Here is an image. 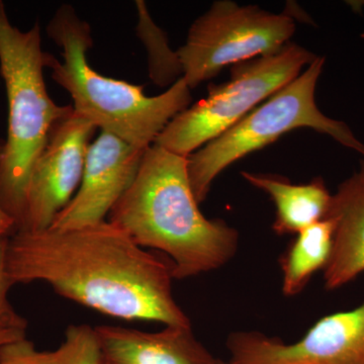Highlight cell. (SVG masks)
<instances>
[{"mask_svg": "<svg viewBox=\"0 0 364 364\" xmlns=\"http://www.w3.org/2000/svg\"><path fill=\"white\" fill-rule=\"evenodd\" d=\"M324 64L325 59L317 57L298 77L188 156L189 181L196 202L207 198L215 177L232 163L294 129L310 128L326 134L364 158V145L348 126L325 116L316 105V86Z\"/></svg>", "mask_w": 364, "mask_h": 364, "instance_id": "5", "label": "cell"}, {"mask_svg": "<svg viewBox=\"0 0 364 364\" xmlns=\"http://www.w3.org/2000/svg\"><path fill=\"white\" fill-rule=\"evenodd\" d=\"M227 347L228 364H364V303L321 318L294 343L236 332Z\"/></svg>", "mask_w": 364, "mask_h": 364, "instance_id": "9", "label": "cell"}, {"mask_svg": "<svg viewBox=\"0 0 364 364\" xmlns=\"http://www.w3.org/2000/svg\"><path fill=\"white\" fill-rule=\"evenodd\" d=\"M95 330L105 364H217L191 328L166 326L150 333L102 325Z\"/></svg>", "mask_w": 364, "mask_h": 364, "instance_id": "11", "label": "cell"}, {"mask_svg": "<svg viewBox=\"0 0 364 364\" xmlns=\"http://www.w3.org/2000/svg\"><path fill=\"white\" fill-rule=\"evenodd\" d=\"M2 151H4V143L0 142V158H1Z\"/></svg>", "mask_w": 364, "mask_h": 364, "instance_id": "21", "label": "cell"}, {"mask_svg": "<svg viewBox=\"0 0 364 364\" xmlns=\"http://www.w3.org/2000/svg\"><path fill=\"white\" fill-rule=\"evenodd\" d=\"M9 238H0V324L26 330L28 321L16 312L9 299V289L14 286L7 277L6 269V251Z\"/></svg>", "mask_w": 364, "mask_h": 364, "instance_id": "17", "label": "cell"}, {"mask_svg": "<svg viewBox=\"0 0 364 364\" xmlns=\"http://www.w3.org/2000/svg\"><path fill=\"white\" fill-rule=\"evenodd\" d=\"M47 33L61 49L62 61L51 55L48 63L53 80L70 95L74 111L100 131L147 150L167 124L188 109L191 88L182 78L161 95L147 97L143 85L107 77L91 68L90 26L70 4L57 9Z\"/></svg>", "mask_w": 364, "mask_h": 364, "instance_id": "3", "label": "cell"}, {"mask_svg": "<svg viewBox=\"0 0 364 364\" xmlns=\"http://www.w3.org/2000/svg\"><path fill=\"white\" fill-rule=\"evenodd\" d=\"M6 269L14 284L45 282L104 315L191 328L172 294L171 261L141 247L109 221L16 232L7 241Z\"/></svg>", "mask_w": 364, "mask_h": 364, "instance_id": "1", "label": "cell"}, {"mask_svg": "<svg viewBox=\"0 0 364 364\" xmlns=\"http://www.w3.org/2000/svg\"><path fill=\"white\" fill-rule=\"evenodd\" d=\"M317 57L289 43L275 54L236 64L227 82L210 86L207 97L176 114L154 144L181 156H191L298 77Z\"/></svg>", "mask_w": 364, "mask_h": 364, "instance_id": "6", "label": "cell"}, {"mask_svg": "<svg viewBox=\"0 0 364 364\" xmlns=\"http://www.w3.org/2000/svg\"><path fill=\"white\" fill-rule=\"evenodd\" d=\"M26 331L25 329L0 324V348L11 342L26 338Z\"/></svg>", "mask_w": 364, "mask_h": 364, "instance_id": "19", "label": "cell"}, {"mask_svg": "<svg viewBox=\"0 0 364 364\" xmlns=\"http://www.w3.org/2000/svg\"><path fill=\"white\" fill-rule=\"evenodd\" d=\"M145 152L100 131L88 147L77 193L51 228L74 229L105 222L135 179Z\"/></svg>", "mask_w": 364, "mask_h": 364, "instance_id": "10", "label": "cell"}, {"mask_svg": "<svg viewBox=\"0 0 364 364\" xmlns=\"http://www.w3.org/2000/svg\"><path fill=\"white\" fill-rule=\"evenodd\" d=\"M294 30L291 14L215 1L193 21L186 44L177 51L182 79L193 90L226 66L275 54L289 44Z\"/></svg>", "mask_w": 364, "mask_h": 364, "instance_id": "7", "label": "cell"}, {"mask_svg": "<svg viewBox=\"0 0 364 364\" xmlns=\"http://www.w3.org/2000/svg\"><path fill=\"white\" fill-rule=\"evenodd\" d=\"M50 57L42 49L39 23L23 32L11 23L0 0V73L9 104L7 138L0 158V207L13 218L16 231L23 225L33 165L55 124L73 109L55 104L48 92L44 68Z\"/></svg>", "mask_w": 364, "mask_h": 364, "instance_id": "4", "label": "cell"}, {"mask_svg": "<svg viewBox=\"0 0 364 364\" xmlns=\"http://www.w3.org/2000/svg\"><path fill=\"white\" fill-rule=\"evenodd\" d=\"M0 364H51L48 351H40L30 340L23 338L0 348Z\"/></svg>", "mask_w": 364, "mask_h": 364, "instance_id": "18", "label": "cell"}, {"mask_svg": "<svg viewBox=\"0 0 364 364\" xmlns=\"http://www.w3.org/2000/svg\"><path fill=\"white\" fill-rule=\"evenodd\" d=\"M97 129L74 109L55 124L28 179L25 215L18 231L49 229L71 202L82 181L88 147Z\"/></svg>", "mask_w": 364, "mask_h": 364, "instance_id": "8", "label": "cell"}, {"mask_svg": "<svg viewBox=\"0 0 364 364\" xmlns=\"http://www.w3.org/2000/svg\"><path fill=\"white\" fill-rule=\"evenodd\" d=\"M334 231V223L326 218L296 234L280 260L284 296L301 293L313 275L325 269L331 257Z\"/></svg>", "mask_w": 364, "mask_h": 364, "instance_id": "14", "label": "cell"}, {"mask_svg": "<svg viewBox=\"0 0 364 364\" xmlns=\"http://www.w3.org/2000/svg\"><path fill=\"white\" fill-rule=\"evenodd\" d=\"M217 364H228L226 361L222 360V359H218Z\"/></svg>", "mask_w": 364, "mask_h": 364, "instance_id": "22", "label": "cell"}, {"mask_svg": "<svg viewBox=\"0 0 364 364\" xmlns=\"http://www.w3.org/2000/svg\"><path fill=\"white\" fill-rule=\"evenodd\" d=\"M16 232V222L14 221L11 215L7 214L4 208L0 207V238L11 237Z\"/></svg>", "mask_w": 364, "mask_h": 364, "instance_id": "20", "label": "cell"}, {"mask_svg": "<svg viewBox=\"0 0 364 364\" xmlns=\"http://www.w3.org/2000/svg\"><path fill=\"white\" fill-rule=\"evenodd\" d=\"M327 218L334 223V241L323 272L326 289L335 291L364 272V159L332 195Z\"/></svg>", "mask_w": 364, "mask_h": 364, "instance_id": "12", "label": "cell"}, {"mask_svg": "<svg viewBox=\"0 0 364 364\" xmlns=\"http://www.w3.org/2000/svg\"><path fill=\"white\" fill-rule=\"evenodd\" d=\"M242 176L267 193L274 203L277 213L273 231L277 234H299L327 218L332 195L322 178H315L306 184H293L284 177L270 174L244 171Z\"/></svg>", "mask_w": 364, "mask_h": 364, "instance_id": "13", "label": "cell"}, {"mask_svg": "<svg viewBox=\"0 0 364 364\" xmlns=\"http://www.w3.org/2000/svg\"><path fill=\"white\" fill-rule=\"evenodd\" d=\"M135 6L138 14L136 32L147 49L151 80L159 86H171L178 80L177 76L182 75L178 54L170 49L166 35L153 21L145 2L136 0Z\"/></svg>", "mask_w": 364, "mask_h": 364, "instance_id": "15", "label": "cell"}, {"mask_svg": "<svg viewBox=\"0 0 364 364\" xmlns=\"http://www.w3.org/2000/svg\"><path fill=\"white\" fill-rule=\"evenodd\" d=\"M51 364H102V350L95 328L72 325L58 348L48 351Z\"/></svg>", "mask_w": 364, "mask_h": 364, "instance_id": "16", "label": "cell"}, {"mask_svg": "<svg viewBox=\"0 0 364 364\" xmlns=\"http://www.w3.org/2000/svg\"><path fill=\"white\" fill-rule=\"evenodd\" d=\"M188 158L153 144L107 217L141 247L166 254L174 279L218 269L238 248V232L223 220L208 219L198 208Z\"/></svg>", "mask_w": 364, "mask_h": 364, "instance_id": "2", "label": "cell"}, {"mask_svg": "<svg viewBox=\"0 0 364 364\" xmlns=\"http://www.w3.org/2000/svg\"><path fill=\"white\" fill-rule=\"evenodd\" d=\"M102 364H105V363H102Z\"/></svg>", "mask_w": 364, "mask_h": 364, "instance_id": "23", "label": "cell"}]
</instances>
